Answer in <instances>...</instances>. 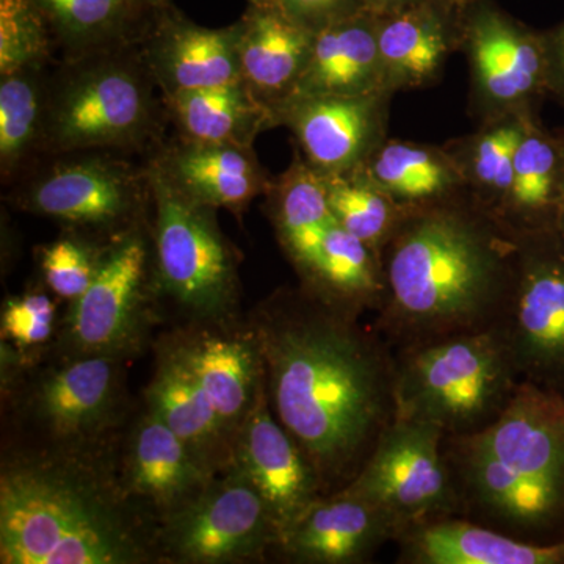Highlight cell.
Segmentation results:
<instances>
[{
  "label": "cell",
  "mask_w": 564,
  "mask_h": 564,
  "mask_svg": "<svg viewBox=\"0 0 564 564\" xmlns=\"http://www.w3.org/2000/svg\"><path fill=\"white\" fill-rule=\"evenodd\" d=\"M141 558L131 522L90 478L31 464L0 484V560L6 564H124Z\"/></svg>",
  "instance_id": "277c9868"
},
{
  "label": "cell",
  "mask_w": 564,
  "mask_h": 564,
  "mask_svg": "<svg viewBox=\"0 0 564 564\" xmlns=\"http://www.w3.org/2000/svg\"><path fill=\"white\" fill-rule=\"evenodd\" d=\"M562 177L558 135L545 128L540 113L533 115L516 151L513 181L497 221L513 237L556 229Z\"/></svg>",
  "instance_id": "44dd1931"
},
{
  "label": "cell",
  "mask_w": 564,
  "mask_h": 564,
  "mask_svg": "<svg viewBox=\"0 0 564 564\" xmlns=\"http://www.w3.org/2000/svg\"><path fill=\"white\" fill-rule=\"evenodd\" d=\"M543 35L547 98L564 109V21Z\"/></svg>",
  "instance_id": "74e56055"
},
{
  "label": "cell",
  "mask_w": 564,
  "mask_h": 564,
  "mask_svg": "<svg viewBox=\"0 0 564 564\" xmlns=\"http://www.w3.org/2000/svg\"><path fill=\"white\" fill-rule=\"evenodd\" d=\"M392 98L389 91L291 98L274 110V124L291 129L311 169L337 176L361 166L388 139Z\"/></svg>",
  "instance_id": "7c38bea8"
},
{
  "label": "cell",
  "mask_w": 564,
  "mask_h": 564,
  "mask_svg": "<svg viewBox=\"0 0 564 564\" xmlns=\"http://www.w3.org/2000/svg\"><path fill=\"white\" fill-rule=\"evenodd\" d=\"M270 544H278L272 519L237 467L225 480L206 486L170 522V549L184 562H232L258 555Z\"/></svg>",
  "instance_id": "4fadbf2b"
},
{
  "label": "cell",
  "mask_w": 564,
  "mask_h": 564,
  "mask_svg": "<svg viewBox=\"0 0 564 564\" xmlns=\"http://www.w3.org/2000/svg\"><path fill=\"white\" fill-rule=\"evenodd\" d=\"M68 43L91 46L109 39L121 20L122 0H36Z\"/></svg>",
  "instance_id": "836d02e7"
},
{
  "label": "cell",
  "mask_w": 564,
  "mask_h": 564,
  "mask_svg": "<svg viewBox=\"0 0 564 564\" xmlns=\"http://www.w3.org/2000/svg\"><path fill=\"white\" fill-rule=\"evenodd\" d=\"M150 402L152 413L158 414L209 469L228 429L202 384L174 352L152 381Z\"/></svg>",
  "instance_id": "f1b7e54d"
},
{
  "label": "cell",
  "mask_w": 564,
  "mask_h": 564,
  "mask_svg": "<svg viewBox=\"0 0 564 564\" xmlns=\"http://www.w3.org/2000/svg\"><path fill=\"white\" fill-rule=\"evenodd\" d=\"M115 370L99 355L80 359L47 378L39 392L44 422L61 436H76L95 429L110 410Z\"/></svg>",
  "instance_id": "f546056e"
},
{
  "label": "cell",
  "mask_w": 564,
  "mask_h": 564,
  "mask_svg": "<svg viewBox=\"0 0 564 564\" xmlns=\"http://www.w3.org/2000/svg\"><path fill=\"white\" fill-rule=\"evenodd\" d=\"M356 172L402 207L426 206L467 193L466 181L444 144L388 137Z\"/></svg>",
  "instance_id": "d4e9b609"
},
{
  "label": "cell",
  "mask_w": 564,
  "mask_h": 564,
  "mask_svg": "<svg viewBox=\"0 0 564 564\" xmlns=\"http://www.w3.org/2000/svg\"><path fill=\"white\" fill-rule=\"evenodd\" d=\"M378 91H388L378 51V17L362 10L315 32L313 52L291 98Z\"/></svg>",
  "instance_id": "ac0fdd59"
},
{
  "label": "cell",
  "mask_w": 564,
  "mask_h": 564,
  "mask_svg": "<svg viewBox=\"0 0 564 564\" xmlns=\"http://www.w3.org/2000/svg\"><path fill=\"white\" fill-rule=\"evenodd\" d=\"M469 63V115L478 124L540 113L547 98L543 35L492 0L462 10V47Z\"/></svg>",
  "instance_id": "ba28073f"
},
{
  "label": "cell",
  "mask_w": 564,
  "mask_h": 564,
  "mask_svg": "<svg viewBox=\"0 0 564 564\" xmlns=\"http://www.w3.org/2000/svg\"><path fill=\"white\" fill-rule=\"evenodd\" d=\"M152 122L147 70L135 62L101 57L76 66L44 104V141L55 151L129 147Z\"/></svg>",
  "instance_id": "8992f818"
},
{
  "label": "cell",
  "mask_w": 564,
  "mask_h": 564,
  "mask_svg": "<svg viewBox=\"0 0 564 564\" xmlns=\"http://www.w3.org/2000/svg\"><path fill=\"white\" fill-rule=\"evenodd\" d=\"M46 54V32L32 0H0L2 76L40 66Z\"/></svg>",
  "instance_id": "d6a6232c"
},
{
  "label": "cell",
  "mask_w": 564,
  "mask_h": 564,
  "mask_svg": "<svg viewBox=\"0 0 564 564\" xmlns=\"http://www.w3.org/2000/svg\"><path fill=\"white\" fill-rule=\"evenodd\" d=\"M182 132L195 143H231L251 147L256 133L274 124L272 111L262 106L243 80L169 96Z\"/></svg>",
  "instance_id": "83f0119b"
},
{
  "label": "cell",
  "mask_w": 564,
  "mask_h": 564,
  "mask_svg": "<svg viewBox=\"0 0 564 564\" xmlns=\"http://www.w3.org/2000/svg\"><path fill=\"white\" fill-rule=\"evenodd\" d=\"M362 2L367 10L372 11L377 17H383V14L395 13V11L406 9L422 0H362Z\"/></svg>",
  "instance_id": "f35d334b"
},
{
  "label": "cell",
  "mask_w": 564,
  "mask_h": 564,
  "mask_svg": "<svg viewBox=\"0 0 564 564\" xmlns=\"http://www.w3.org/2000/svg\"><path fill=\"white\" fill-rule=\"evenodd\" d=\"M173 352L202 384L223 425L229 430L242 423L263 383L258 334L254 339L203 334Z\"/></svg>",
  "instance_id": "cb8c5ba5"
},
{
  "label": "cell",
  "mask_w": 564,
  "mask_h": 564,
  "mask_svg": "<svg viewBox=\"0 0 564 564\" xmlns=\"http://www.w3.org/2000/svg\"><path fill=\"white\" fill-rule=\"evenodd\" d=\"M98 265L73 240H58L43 252V272L52 291L76 302L90 288Z\"/></svg>",
  "instance_id": "e575fe53"
},
{
  "label": "cell",
  "mask_w": 564,
  "mask_h": 564,
  "mask_svg": "<svg viewBox=\"0 0 564 564\" xmlns=\"http://www.w3.org/2000/svg\"><path fill=\"white\" fill-rule=\"evenodd\" d=\"M459 518L551 544L564 541V392L522 381L480 432L445 436Z\"/></svg>",
  "instance_id": "3957f363"
},
{
  "label": "cell",
  "mask_w": 564,
  "mask_h": 564,
  "mask_svg": "<svg viewBox=\"0 0 564 564\" xmlns=\"http://www.w3.org/2000/svg\"><path fill=\"white\" fill-rule=\"evenodd\" d=\"M358 318L306 293L258 333L278 419L325 489L350 484L395 417V355Z\"/></svg>",
  "instance_id": "6da1fadb"
},
{
  "label": "cell",
  "mask_w": 564,
  "mask_h": 564,
  "mask_svg": "<svg viewBox=\"0 0 564 564\" xmlns=\"http://www.w3.org/2000/svg\"><path fill=\"white\" fill-rule=\"evenodd\" d=\"M270 3L314 32L367 10L362 0H270Z\"/></svg>",
  "instance_id": "8d00e7d4"
},
{
  "label": "cell",
  "mask_w": 564,
  "mask_h": 564,
  "mask_svg": "<svg viewBox=\"0 0 564 564\" xmlns=\"http://www.w3.org/2000/svg\"><path fill=\"white\" fill-rule=\"evenodd\" d=\"M516 251L514 237L469 193L406 207L380 252L377 333L395 352L503 325Z\"/></svg>",
  "instance_id": "7a4b0ae2"
},
{
  "label": "cell",
  "mask_w": 564,
  "mask_h": 564,
  "mask_svg": "<svg viewBox=\"0 0 564 564\" xmlns=\"http://www.w3.org/2000/svg\"><path fill=\"white\" fill-rule=\"evenodd\" d=\"M444 444L445 433L432 423L393 417L361 470L339 491L383 510L400 527V534L414 525L459 516Z\"/></svg>",
  "instance_id": "52a82bcc"
},
{
  "label": "cell",
  "mask_w": 564,
  "mask_h": 564,
  "mask_svg": "<svg viewBox=\"0 0 564 564\" xmlns=\"http://www.w3.org/2000/svg\"><path fill=\"white\" fill-rule=\"evenodd\" d=\"M448 6L455 7V9L463 10L466 9L469 3H473L474 0H444Z\"/></svg>",
  "instance_id": "60d3db41"
},
{
  "label": "cell",
  "mask_w": 564,
  "mask_h": 564,
  "mask_svg": "<svg viewBox=\"0 0 564 564\" xmlns=\"http://www.w3.org/2000/svg\"><path fill=\"white\" fill-rule=\"evenodd\" d=\"M139 199L133 174L102 159L66 163L44 174L22 204L35 214L82 226H109L131 214Z\"/></svg>",
  "instance_id": "2e32d148"
},
{
  "label": "cell",
  "mask_w": 564,
  "mask_h": 564,
  "mask_svg": "<svg viewBox=\"0 0 564 564\" xmlns=\"http://www.w3.org/2000/svg\"><path fill=\"white\" fill-rule=\"evenodd\" d=\"M159 166L188 198L207 207L243 209L272 187L251 147L240 144L191 141Z\"/></svg>",
  "instance_id": "603a6c76"
},
{
  "label": "cell",
  "mask_w": 564,
  "mask_h": 564,
  "mask_svg": "<svg viewBox=\"0 0 564 564\" xmlns=\"http://www.w3.org/2000/svg\"><path fill=\"white\" fill-rule=\"evenodd\" d=\"M533 115H510L485 122L477 131L444 143L466 181L470 198L494 220L510 191L516 151Z\"/></svg>",
  "instance_id": "4316f807"
},
{
  "label": "cell",
  "mask_w": 564,
  "mask_h": 564,
  "mask_svg": "<svg viewBox=\"0 0 564 564\" xmlns=\"http://www.w3.org/2000/svg\"><path fill=\"white\" fill-rule=\"evenodd\" d=\"M513 296L503 322L522 380L564 392V237H514Z\"/></svg>",
  "instance_id": "30bf717a"
},
{
  "label": "cell",
  "mask_w": 564,
  "mask_h": 564,
  "mask_svg": "<svg viewBox=\"0 0 564 564\" xmlns=\"http://www.w3.org/2000/svg\"><path fill=\"white\" fill-rule=\"evenodd\" d=\"M314 39V31L273 3L256 11L240 28L242 79L273 118L274 109L295 90L313 52Z\"/></svg>",
  "instance_id": "ffe728a7"
},
{
  "label": "cell",
  "mask_w": 564,
  "mask_h": 564,
  "mask_svg": "<svg viewBox=\"0 0 564 564\" xmlns=\"http://www.w3.org/2000/svg\"><path fill=\"white\" fill-rule=\"evenodd\" d=\"M54 317L55 306L50 296L31 293L7 304L2 317L3 333L22 347L44 344L51 337Z\"/></svg>",
  "instance_id": "d590c367"
},
{
  "label": "cell",
  "mask_w": 564,
  "mask_h": 564,
  "mask_svg": "<svg viewBox=\"0 0 564 564\" xmlns=\"http://www.w3.org/2000/svg\"><path fill=\"white\" fill-rule=\"evenodd\" d=\"M129 458L133 491L158 507L182 508L207 486L209 469L152 411L137 429Z\"/></svg>",
  "instance_id": "484cf974"
},
{
  "label": "cell",
  "mask_w": 564,
  "mask_h": 564,
  "mask_svg": "<svg viewBox=\"0 0 564 564\" xmlns=\"http://www.w3.org/2000/svg\"><path fill=\"white\" fill-rule=\"evenodd\" d=\"M459 47L462 10L444 0H422L378 17L384 88L392 95L433 87Z\"/></svg>",
  "instance_id": "5bb4252c"
},
{
  "label": "cell",
  "mask_w": 564,
  "mask_h": 564,
  "mask_svg": "<svg viewBox=\"0 0 564 564\" xmlns=\"http://www.w3.org/2000/svg\"><path fill=\"white\" fill-rule=\"evenodd\" d=\"M33 68L2 76L0 84V163L3 174L20 165L43 133L44 93Z\"/></svg>",
  "instance_id": "1f68e13d"
},
{
  "label": "cell",
  "mask_w": 564,
  "mask_h": 564,
  "mask_svg": "<svg viewBox=\"0 0 564 564\" xmlns=\"http://www.w3.org/2000/svg\"><path fill=\"white\" fill-rule=\"evenodd\" d=\"M395 417L432 423L445 436L480 432L522 383L503 325L393 352Z\"/></svg>",
  "instance_id": "5b68a950"
},
{
  "label": "cell",
  "mask_w": 564,
  "mask_h": 564,
  "mask_svg": "<svg viewBox=\"0 0 564 564\" xmlns=\"http://www.w3.org/2000/svg\"><path fill=\"white\" fill-rule=\"evenodd\" d=\"M399 536L391 516L361 497L336 491L307 510L282 547L304 563H362Z\"/></svg>",
  "instance_id": "e0dca14e"
},
{
  "label": "cell",
  "mask_w": 564,
  "mask_h": 564,
  "mask_svg": "<svg viewBox=\"0 0 564 564\" xmlns=\"http://www.w3.org/2000/svg\"><path fill=\"white\" fill-rule=\"evenodd\" d=\"M239 39L240 28L212 31L192 24L172 25L148 51V69L166 98L243 80Z\"/></svg>",
  "instance_id": "7402d4cb"
},
{
  "label": "cell",
  "mask_w": 564,
  "mask_h": 564,
  "mask_svg": "<svg viewBox=\"0 0 564 564\" xmlns=\"http://www.w3.org/2000/svg\"><path fill=\"white\" fill-rule=\"evenodd\" d=\"M322 177L334 218L380 258L406 207L393 202L388 193L356 170Z\"/></svg>",
  "instance_id": "4dcf8cb0"
},
{
  "label": "cell",
  "mask_w": 564,
  "mask_h": 564,
  "mask_svg": "<svg viewBox=\"0 0 564 564\" xmlns=\"http://www.w3.org/2000/svg\"><path fill=\"white\" fill-rule=\"evenodd\" d=\"M265 383V381H263ZM240 423L236 467L262 497L282 545L318 499L325 486L310 456L269 411L265 388Z\"/></svg>",
  "instance_id": "8fae6325"
},
{
  "label": "cell",
  "mask_w": 564,
  "mask_h": 564,
  "mask_svg": "<svg viewBox=\"0 0 564 564\" xmlns=\"http://www.w3.org/2000/svg\"><path fill=\"white\" fill-rule=\"evenodd\" d=\"M150 182L158 206L155 248L163 285L192 313H225L236 295V258L212 207L188 198L161 166L152 170Z\"/></svg>",
  "instance_id": "9c48e42d"
},
{
  "label": "cell",
  "mask_w": 564,
  "mask_h": 564,
  "mask_svg": "<svg viewBox=\"0 0 564 564\" xmlns=\"http://www.w3.org/2000/svg\"><path fill=\"white\" fill-rule=\"evenodd\" d=\"M148 248L128 237L98 263L90 288L74 304L70 333L82 351L107 355L120 350L135 333Z\"/></svg>",
  "instance_id": "9a60e30c"
},
{
  "label": "cell",
  "mask_w": 564,
  "mask_h": 564,
  "mask_svg": "<svg viewBox=\"0 0 564 564\" xmlns=\"http://www.w3.org/2000/svg\"><path fill=\"white\" fill-rule=\"evenodd\" d=\"M558 135L560 144H562L563 152V177H562V198H560L558 220H556V231L564 237V128L555 129Z\"/></svg>",
  "instance_id": "ab89813d"
},
{
  "label": "cell",
  "mask_w": 564,
  "mask_h": 564,
  "mask_svg": "<svg viewBox=\"0 0 564 564\" xmlns=\"http://www.w3.org/2000/svg\"><path fill=\"white\" fill-rule=\"evenodd\" d=\"M397 543L408 564H564V541L533 543L459 516L411 527Z\"/></svg>",
  "instance_id": "d6986e66"
}]
</instances>
